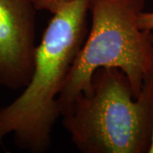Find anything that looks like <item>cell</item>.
<instances>
[{
  "label": "cell",
  "instance_id": "cell-2",
  "mask_svg": "<svg viewBox=\"0 0 153 153\" xmlns=\"http://www.w3.org/2000/svg\"><path fill=\"white\" fill-rule=\"evenodd\" d=\"M82 153H149L153 134V77L135 98L118 68L102 67L90 85L61 114Z\"/></svg>",
  "mask_w": 153,
  "mask_h": 153
},
{
  "label": "cell",
  "instance_id": "cell-7",
  "mask_svg": "<svg viewBox=\"0 0 153 153\" xmlns=\"http://www.w3.org/2000/svg\"><path fill=\"white\" fill-rule=\"evenodd\" d=\"M149 153H153V134H152V146L150 148Z\"/></svg>",
  "mask_w": 153,
  "mask_h": 153
},
{
  "label": "cell",
  "instance_id": "cell-5",
  "mask_svg": "<svg viewBox=\"0 0 153 153\" xmlns=\"http://www.w3.org/2000/svg\"><path fill=\"white\" fill-rule=\"evenodd\" d=\"M71 1L72 0H33L34 6L38 10L48 11L52 15Z\"/></svg>",
  "mask_w": 153,
  "mask_h": 153
},
{
  "label": "cell",
  "instance_id": "cell-4",
  "mask_svg": "<svg viewBox=\"0 0 153 153\" xmlns=\"http://www.w3.org/2000/svg\"><path fill=\"white\" fill-rule=\"evenodd\" d=\"M37 11L33 0H0V87L19 90L32 77Z\"/></svg>",
  "mask_w": 153,
  "mask_h": 153
},
{
  "label": "cell",
  "instance_id": "cell-1",
  "mask_svg": "<svg viewBox=\"0 0 153 153\" xmlns=\"http://www.w3.org/2000/svg\"><path fill=\"white\" fill-rule=\"evenodd\" d=\"M88 14V0H72L53 14L37 46L30 81L19 97L0 108V143L12 134L22 151H49L60 117L58 99L87 37Z\"/></svg>",
  "mask_w": 153,
  "mask_h": 153
},
{
  "label": "cell",
  "instance_id": "cell-3",
  "mask_svg": "<svg viewBox=\"0 0 153 153\" xmlns=\"http://www.w3.org/2000/svg\"><path fill=\"white\" fill-rule=\"evenodd\" d=\"M145 4V0H88L91 24L58 99L60 116L102 67L121 70L134 97L140 96L153 77V32L138 25Z\"/></svg>",
  "mask_w": 153,
  "mask_h": 153
},
{
  "label": "cell",
  "instance_id": "cell-6",
  "mask_svg": "<svg viewBox=\"0 0 153 153\" xmlns=\"http://www.w3.org/2000/svg\"><path fill=\"white\" fill-rule=\"evenodd\" d=\"M138 25L142 30L153 32V11H142L138 16Z\"/></svg>",
  "mask_w": 153,
  "mask_h": 153
}]
</instances>
